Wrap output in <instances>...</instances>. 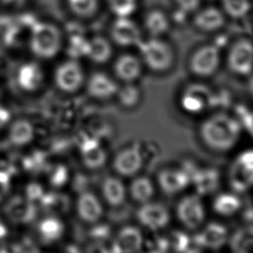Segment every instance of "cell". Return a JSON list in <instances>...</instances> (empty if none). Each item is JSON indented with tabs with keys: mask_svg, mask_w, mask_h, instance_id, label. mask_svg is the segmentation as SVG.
Returning <instances> with one entry per match:
<instances>
[{
	"mask_svg": "<svg viewBox=\"0 0 253 253\" xmlns=\"http://www.w3.org/2000/svg\"><path fill=\"white\" fill-rule=\"evenodd\" d=\"M143 243V236L139 229L126 226L116 236L115 247L118 253H137L142 248Z\"/></svg>",
	"mask_w": 253,
	"mask_h": 253,
	"instance_id": "ac0fdd59",
	"label": "cell"
},
{
	"mask_svg": "<svg viewBox=\"0 0 253 253\" xmlns=\"http://www.w3.org/2000/svg\"><path fill=\"white\" fill-rule=\"evenodd\" d=\"M110 36L116 44L123 47L138 46L141 42V32L130 18H117L110 28Z\"/></svg>",
	"mask_w": 253,
	"mask_h": 253,
	"instance_id": "30bf717a",
	"label": "cell"
},
{
	"mask_svg": "<svg viewBox=\"0 0 253 253\" xmlns=\"http://www.w3.org/2000/svg\"><path fill=\"white\" fill-rule=\"evenodd\" d=\"M232 248L236 253H253V229H245L234 235Z\"/></svg>",
	"mask_w": 253,
	"mask_h": 253,
	"instance_id": "836d02e7",
	"label": "cell"
},
{
	"mask_svg": "<svg viewBox=\"0 0 253 253\" xmlns=\"http://www.w3.org/2000/svg\"><path fill=\"white\" fill-rule=\"evenodd\" d=\"M242 124L243 129L247 131L253 136V110L246 113L242 120H239Z\"/></svg>",
	"mask_w": 253,
	"mask_h": 253,
	"instance_id": "f35d334b",
	"label": "cell"
},
{
	"mask_svg": "<svg viewBox=\"0 0 253 253\" xmlns=\"http://www.w3.org/2000/svg\"><path fill=\"white\" fill-rule=\"evenodd\" d=\"M118 86L112 78L102 72H95L87 83V92L92 98L107 100L116 95Z\"/></svg>",
	"mask_w": 253,
	"mask_h": 253,
	"instance_id": "2e32d148",
	"label": "cell"
},
{
	"mask_svg": "<svg viewBox=\"0 0 253 253\" xmlns=\"http://www.w3.org/2000/svg\"><path fill=\"white\" fill-rule=\"evenodd\" d=\"M82 161L88 169H98L107 162V155L104 148L94 138L85 139L80 146Z\"/></svg>",
	"mask_w": 253,
	"mask_h": 253,
	"instance_id": "d6986e66",
	"label": "cell"
},
{
	"mask_svg": "<svg viewBox=\"0 0 253 253\" xmlns=\"http://www.w3.org/2000/svg\"><path fill=\"white\" fill-rule=\"evenodd\" d=\"M222 11L225 16L233 19H241L252 10L251 0H220Z\"/></svg>",
	"mask_w": 253,
	"mask_h": 253,
	"instance_id": "f1b7e54d",
	"label": "cell"
},
{
	"mask_svg": "<svg viewBox=\"0 0 253 253\" xmlns=\"http://www.w3.org/2000/svg\"><path fill=\"white\" fill-rule=\"evenodd\" d=\"M159 185L167 194H176L186 188L190 177L186 172L176 169H166L160 172Z\"/></svg>",
	"mask_w": 253,
	"mask_h": 253,
	"instance_id": "ffe728a7",
	"label": "cell"
},
{
	"mask_svg": "<svg viewBox=\"0 0 253 253\" xmlns=\"http://www.w3.org/2000/svg\"><path fill=\"white\" fill-rule=\"evenodd\" d=\"M226 65L232 74L249 78L253 73V42L241 38L232 42L226 55Z\"/></svg>",
	"mask_w": 253,
	"mask_h": 253,
	"instance_id": "5b68a950",
	"label": "cell"
},
{
	"mask_svg": "<svg viewBox=\"0 0 253 253\" xmlns=\"http://www.w3.org/2000/svg\"><path fill=\"white\" fill-rule=\"evenodd\" d=\"M221 51L215 43L198 47L191 54L188 61L189 71L194 77L207 79L213 77L221 65Z\"/></svg>",
	"mask_w": 253,
	"mask_h": 253,
	"instance_id": "277c9868",
	"label": "cell"
},
{
	"mask_svg": "<svg viewBox=\"0 0 253 253\" xmlns=\"http://www.w3.org/2000/svg\"><path fill=\"white\" fill-rule=\"evenodd\" d=\"M69 7L78 17L91 18L98 10V0H68Z\"/></svg>",
	"mask_w": 253,
	"mask_h": 253,
	"instance_id": "d6a6232c",
	"label": "cell"
},
{
	"mask_svg": "<svg viewBox=\"0 0 253 253\" xmlns=\"http://www.w3.org/2000/svg\"><path fill=\"white\" fill-rule=\"evenodd\" d=\"M137 47L142 63L155 73H167L172 70L175 63V49L170 42L162 38L141 40Z\"/></svg>",
	"mask_w": 253,
	"mask_h": 253,
	"instance_id": "7a4b0ae2",
	"label": "cell"
},
{
	"mask_svg": "<svg viewBox=\"0 0 253 253\" xmlns=\"http://www.w3.org/2000/svg\"><path fill=\"white\" fill-rule=\"evenodd\" d=\"M230 181L237 192H245L253 186V150L239 155L230 172Z\"/></svg>",
	"mask_w": 253,
	"mask_h": 253,
	"instance_id": "9c48e42d",
	"label": "cell"
},
{
	"mask_svg": "<svg viewBox=\"0 0 253 253\" xmlns=\"http://www.w3.org/2000/svg\"><path fill=\"white\" fill-rule=\"evenodd\" d=\"M11 189V179L7 172L0 171V202L4 201Z\"/></svg>",
	"mask_w": 253,
	"mask_h": 253,
	"instance_id": "74e56055",
	"label": "cell"
},
{
	"mask_svg": "<svg viewBox=\"0 0 253 253\" xmlns=\"http://www.w3.org/2000/svg\"><path fill=\"white\" fill-rule=\"evenodd\" d=\"M138 220L149 230H161L169 225L170 213L165 206L154 202L142 204L137 212Z\"/></svg>",
	"mask_w": 253,
	"mask_h": 253,
	"instance_id": "4fadbf2b",
	"label": "cell"
},
{
	"mask_svg": "<svg viewBox=\"0 0 253 253\" xmlns=\"http://www.w3.org/2000/svg\"><path fill=\"white\" fill-rule=\"evenodd\" d=\"M38 232L42 241L56 242L63 235L64 226L59 218L49 216L40 221L38 226Z\"/></svg>",
	"mask_w": 253,
	"mask_h": 253,
	"instance_id": "4316f807",
	"label": "cell"
},
{
	"mask_svg": "<svg viewBox=\"0 0 253 253\" xmlns=\"http://www.w3.org/2000/svg\"><path fill=\"white\" fill-rule=\"evenodd\" d=\"M11 120L10 113L3 106L0 105V129L6 126Z\"/></svg>",
	"mask_w": 253,
	"mask_h": 253,
	"instance_id": "ab89813d",
	"label": "cell"
},
{
	"mask_svg": "<svg viewBox=\"0 0 253 253\" xmlns=\"http://www.w3.org/2000/svg\"><path fill=\"white\" fill-rule=\"evenodd\" d=\"M248 89L250 94L253 96V73L248 78Z\"/></svg>",
	"mask_w": 253,
	"mask_h": 253,
	"instance_id": "60d3db41",
	"label": "cell"
},
{
	"mask_svg": "<svg viewBox=\"0 0 253 253\" xmlns=\"http://www.w3.org/2000/svg\"><path fill=\"white\" fill-rule=\"evenodd\" d=\"M212 91L201 83L187 85L179 95V108L189 116H200L212 103Z\"/></svg>",
	"mask_w": 253,
	"mask_h": 253,
	"instance_id": "8992f818",
	"label": "cell"
},
{
	"mask_svg": "<svg viewBox=\"0 0 253 253\" xmlns=\"http://www.w3.org/2000/svg\"><path fill=\"white\" fill-rule=\"evenodd\" d=\"M144 27L150 38H163L171 29V19L165 11L154 9L146 15Z\"/></svg>",
	"mask_w": 253,
	"mask_h": 253,
	"instance_id": "44dd1931",
	"label": "cell"
},
{
	"mask_svg": "<svg viewBox=\"0 0 253 253\" xmlns=\"http://www.w3.org/2000/svg\"><path fill=\"white\" fill-rule=\"evenodd\" d=\"M102 194L104 201L109 206L116 208L123 205L125 201L126 188L121 179L110 176L102 182Z\"/></svg>",
	"mask_w": 253,
	"mask_h": 253,
	"instance_id": "cb8c5ba5",
	"label": "cell"
},
{
	"mask_svg": "<svg viewBox=\"0 0 253 253\" xmlns=\"http://www.w3.org/2000/svg\"><path fill=\"white\" fill-rule=\"evenodd\" d=\"M242 124L228 113L217 112L202 121L199 127L201 140L214 151L231 150L239 142L242 134Z\"/></svg>",
	"mask_w": 253,
	"mask_h": 253,
	"instance_id": "6da1fadb",
	"label": "cell"
},
{
	"mask_svg": "<svg viewBox=\"0 0 253 253\" xmlns=\"http://www.w3.org/2000/svg\"><path fill=\"white\" fill-rule=\"evenodd\" d=\"M5 213L14 223H28L34 217L35 208L28 200L24 198H15L6 205Z\"/></svg>",
	"mask_w": 253,
	"mask_h": 253,
	"instance_id": "7402d4cb",
	"label": "cell"
},
{
	"mask_svg": "<svg viewBox=\"0 0 253 253\" xmlns=\"http://www.w3.org/2000/svg\"><path fill=\"white\" fill-rule=\"evenodd\" d=\"M178 11L183 14H194L201 8L202 0H172Z\"/></svg>",
	"mask_w": 253,
	"mask_h": 253,
	"instance_id": "d590c367",
	"label": "cell"
},
{
	"mask_svg": "<svg viewBox=\"0 0 253 253\" xmlns=\"http://www.w3.org/2000/svg\"><path fill=\"white\" fill-rule=\"evenodd\" d=\"M143 65L138 56L133 54H123L116 59L114 71L117 78L124 84H133L141 78Z\"/></svg>",
	"mask_w": 253,
	"mask_h": 253,
	"instance_id": "5bb4252c",
	"label": "cell"
},
{
	"mask_svg": "<svg viewBox=\"0 0 253 253\" xmlns=\"http://www.w3.org/2000/svg\"><path fill=\"white\" fill-rule=\"evenodd\" d=\"M129 194L134 201L141 204H145L151 201L155 194V187L150 179L141 176L135 178L131 183Z\"/></svg>",
	"mask_w": 253,
	"mask_h": 253,
	"instance_id": "83f0119b",
	"label": "cell"
},
{
	"mask_svg": "<svg viewBox=\"0 0 253 253\" xmlns=\"http://www.w3.org/2000/svg\"><path fill=\"white\" fill-rule=\"evenodd\" d=\"M194 184L200 194H210L218 186V173L212 170L202 171L194 177Z\"/></svg>",
	"mask_w": 253,
	"mask_h": 253,
	"instance_id": "1f68e13d",
	"label": "cell"
},
{
	"mask_svg": "<svg viewBox=\"0 0 253 253\" xmlns=\"http://www.w3.org/2000/svg\"><path fill=\"white\" fill-rule=\"evenodd\" d=\"M177 216L185 227L190 230L200 228L206 218L205 208L197 195L183 198L177 207Z\"/></svg>",
	"mask_w": 253,
	"mask_h": 253,
	"instance_id": "ba28073f",
	"label": "cell"
},
{
	"mask_svg": "<svg viewBox=\"0 0 253 253\" xmlns=\"http://www.w3.org/2000/svg\"><path fill=\"white\" fill-rule=\"evenodd\" d=\"M113 54L112 45L108 39L102 36H95L88 40L86 56L95 63L109 62Z\"/></svg>",
	"mask_w": 253,
	"mask_h": 253,
	"instance_id": "d4e9b609",
	"label": "cell"
},
{
	"mask_svg": "<svg viewBox=\"0 0 253 253\" xmlns=\"http://www.w3.org/2000/svg\"><path fill=\"white\" fill-rule=\"evenodd\" d=\"M241 208V201L234 194H223L215 199L213 208L222 216H231Z\"/></svg>",
	"mask_w": 253,
	"mask_h": 253,
	"instance_id": "f546056e",
	"label": "cell"
},
{
	"mask_svg": "<svg viewBox=\"0 0 253 253\" xmlns=\"http://www.w3.org/2000/svg\"><path fill=\"white\" fill-rule=\"evenodd\" d=\"M88 40H85L84 38H75L71 41L70 52L74 55L72 58L76 59L78 56H85L87 54L88 49Z\"/></svg>",
	"mask_w": 253,
	"mask_h": 253,
	"instance_id": "8d00e7d4",
	"label": "cell"
},
{
	"mask_svg": "<svg viewBox=\"0 0 253 253\" xmlns=\"http://www.w3.org/2000/svg\"><path fill=\"white\" fill-rule=\"evenodd\" d=\"M35 136V129L28 120L18 119L11 123L8 139L15 147H24L30 144Z\"/></svg>",
	"mask_w": 253,
	"mask_h": 253,
	"instance_id": "603a6c76",
	"label": "cell"
},
{
	"mask_svg": "<svg viewBox=\"0 0 253 253\" xmlns=\"http://www.w3.org/2000/svg\"><path fill=\"white\" fill-rule=\"evenodd\" d=\"M54 81L61 91L73 94L78 92L84 83V73L78 60L71 58L56 68Z\"/></svg>",
	"mask_w": 253,
	"mask_h": 253,
	"instance_id": "52a82bcc",
	"label": "cell"
},
{
	"mask_svg": "<svg viewBox=\"0 0 253 253\" xmlns=\"http://www.w3.org/2000/svg\"><path fill=\"white\" fill-rule=\"evenodd\" d=\"M228 238L227 230L219 224H210L199 236V243L209 249H218L225 245Z\"/></svg>",
	"mask_w": 253,
	"mask_h": 253,
	"instance_id": "484cf974",
	"label": "cell"
},
{
	"mask_svg": "<svg viewBox=\"0 0 253 253\" xmlns=\"http://www.w3.org/2000/svg\"><path fill=\"white\" fill-rule=\"evenodd\" d=\"M4 232V227H3V225L0 223V236L2 235L3 233Z\"/></svg>",
	"mask_w": 253,
	"mask_h": 253,
	"instance_id": "b9f144b4",
	"label": "cell"
},
{
	"mask_svg": "<svg viewBox=\"0 0 253 253\" xmlns=\"http://www.w3.org/2000/svg\"><path fill=\"white\" fill-rule=\"evenodd\" d=\"M77 212L81 220L94 224L98 222L103 215V208L98 198L91 192H84L77 201Z\"/></svg>",
	"mask_w": 253,
	"mask_h": 253,
	"instance_id": "9a60e30c",
	"label": "cell"
},
{
	"mask_svg": "<svg viewBox=\"0 0 253 253\" xmlns=\"http://www.w3.org/2000/svg\"><path fill=\"white\" fill-rule=\"evenodd\" d=\"M143 166V155L138 146H132L119 152L113 162L114 169L120 175L131 177Z\"/></svg>",
	"mask_w": 253,
	"mask_h": 253,
	"instance_id": "7c38bea8",
	"label": "cell"
},
{
	"mask_svg": "<svg viewBox=\"0 0 253 253\" xmlns=\"http://www.w3.org/2000/svg\"><path fill=\"white\" fill-rule=\"evenodd\" d=\"M109 5L117 18H130L137 9L138 0H109Z\"/></svg>",
	"mask_w": 253,
	"mask_h": 253,
	"instance_id": "e575fe53",
	"label": "cell"
},
{
	"mask_svg": "<svg viewBox=\"0 0 253 253\" xmlns=\"http://www.w3.org/2000/svg\"><path fill=\"white\" fill-rule=\"evenodd\" d=\"M63 43L59 29L50 23H37L29 35L32 52L40 59H51L60 52Z\"/></svg>",
	"mask_w": 253,
	"mask_h": 253,
	"instance_id": "3957f363",
	"label": "cell"
},
{
	"mask_svg": "<svg viewBox=\"0 0 253 253\" xmlns=\"http://www.w3.org/2000/svg\"><path fill=\"white\" fill-rule=\"evenodd\" d=\"M116 95L120 104L126 109H133L141 102V89L134 83L125 84L123 88H118Z\"/></svg>",
	"mask_w": 253,
	"mask_h": 253,
	"instance_id": "4dcf8cb0",
	"label": "cell"
},
{
	"mask_svg": "<svg viewBox=\"0 0 253 253\" xmlns=\"http://www.w3.org/2000/svg\"><path fill=\"white\" fill-rule=\"evenodd\" d=\"M193 24L200 32L215 33L224 28L226 24V16L220 8L215 6L200 8L194 13Z\"/></svg>",
	"mask_w": 253,
	"mask_h": 253,
	"instance_id": "8fae6325",
	"label": "cell"
},
{
	"mask_svg": "<svg viewBox=\"0 0 253 253\" xmlns=\"http://www.w3.org/2000/svg\"><path fill=\"white\" fill-rule=\"evenodd\" d=\"M42 82L43 73L39 63L34 62L24 63L17 71V83L24 91H37L42 86Z\"/></svg>",
	"mask_w": 253,
	"mask_h": 253,
	"instance_id": "e0dca14e",
	"label": "cell"
}]
</instances>
